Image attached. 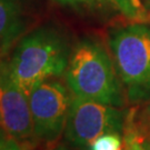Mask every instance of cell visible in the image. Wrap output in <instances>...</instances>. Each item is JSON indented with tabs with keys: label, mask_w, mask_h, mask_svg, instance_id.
I'll return each mask as SVG.
<instances>
[{
	"label": "cell",
	"mask_w": 150,
	"mask_h": 150,
	"mask_svg": "<svg viewBox=\"0 0 150 150\" xmlns=\"http://www.w3.org/2000/svg\"><path fill=\"white\" fill-rule=\"evenodd\" d=\"M69 57L64 36L54 28L43 26L18 40L7 64L13 81L28 96L38 83L62 75Z\"/></svg>",
	"instance_id": "1"
},
{
	"label": "cell",
	"mask_w": 150,
	"mask_h": 150,
	"mask_svg": "<svg viewBox=\"0 0 150 150\" xmlns=\"http://www.w3.org/2000/svg\"><path fill=\"white\" fill-rule=\"evenodd\" d=\"M66 80L74 96L122 107L116 68L106 49L97 41L83 39L76 45L66 69Z\"/></svg>",
	"instance_id": "2"
},
{
	"label": "cell",
	"mask_w": 150,
	"mask_h": 150,
	"mask_svg": "<svg viewBox=\"0 0 150 150\" xmlns=\"http://www.w3.org/2000/svg\"><path fill=\"white\" fill-rule=\"evenodd\" d=\"M109 46L128 99L131 102L147 99L150 96V25L139 22L115 29Z\"/></svg>",
	"instance_id": "3"
},
{
	"label": "cell",
	"mask_w": 150,
	"mask_h": 150,
	"mask_svg": "<svg viewBox=\"0 0 150 150\" xmlns=\"http://www.w3.org/2000/svg\"><path fill=\"white\" fill-rule=\"evenodd\" d=\"M127 112L122 107L74 96L64 137L74 148L89 150L91 144L108 132H123Z\"/></svg>",
	"instance_id": "4"
},
{
	"label": "cell",
	"mask_w": 150,
	"mask_h": 150,
	"mask_svg": "<svg viewBox=\"0 0 150 150\" xmlns=\"http://www.w3.org/2000/svg\"><path fill=\"white\" fill-rule=\"evenodd\" d=\"M35 136L52 144L64 134L72 98L66 87L56 80L38 83L28 95Z\"/></svg>",
	"instance_id": "5"
},
{
	"label": "cell",
	"mask_w": 150,
	"mask_h": 150,
	"mask_svg": "<svg viewBox=\"0 0 150 150\" xmlns=\"http://www.w3.org/2000/svg\"><path fill=\"white\" fill-rule=\"evenodd\" d=\"M0 128L4 134L26 144L35 136L28 96L17 86L7 61L0 60Z\"/></svg>",
	"instance_id": "6"
},
{
	"label": "cell",
	"mask_w": 150,
	"mask_h": 150,
	"mask_svg": "<svg viewBox=\"0 0 150 150\" xmlns=\"http://www.w3.org/2000/svg\"><path fill=\"white\" fill-rule=\"evenodd\" d=\"M25 30L21 0H0V57L7 54Z\"/></svg>",
	"instance_id": "7"
},
{
	"label": "cell",
	"mask_w": 150,
	"mask_h": 150,
	"mask_svg": "<svg viewBox=\"0 0 150 150\" xmlns=\"http://www.w3.org/2000/svg\"><path fill=\"white\" fill-rule=\"evenodd\" d=\"M122 134L123 150H150V134L139 126L134 109L127 112Z\"/></svg>",
	"instance_id": "8"
},
{
	"label": "cell",
	"mask_w": 150,
	"mask_h": 150,
	"mask_svg": "<svg viewBox=\"0 0 150 150\" xmlns=\"http://www.w3.org/2000/svg\"><path fill=\"white\" fill-rule=\"evenodd\" d=\"M117 7L123 16L131 20H145L150 15L140 0H109Z\"/></svg>",
	"instance_id": "9"
},
{
	"label": "cell",
	"mask_w": 150,
	"mask_h": 150,
	"mask_svg": "<svg viewBox=\"0 0 150 150\" xmlns=\"http://www.w3.org/2000/svg\"><path fill=\"white\" fill-rule=\"evenodd\" d=\"M89 150H123L122 132H108L98 137Z\"/></svg>",
	"instance_id": "10"
},
{
	"label": "cell",
	"mask_w": 150,
	"mask_h": 150,
	"mask_svg": "<svg viewBox=\"0 0 150 150\" xmlns=\"http://www.w3.org/2000/svg\"><path fill=\"white\" fill-rule=\"evenodd\" d=\"M0 150H26L23 144L7 134L0 136Z\"/></svg>",
	"instance_id": "11"
},
{
	"label": "cell",
	"mask_w": 150,
	"mask_h": 150,
	"mask_svg": "<svg viewBox=\"0 0 150 150\" xmlns=\"http://www.w3.org/2000/svg\"><path fill=\"white\" fill-rule=\"evenodd\" d=\"M137 121L140 127L150 134V99L148 100L144 110L139 115V118H137Z\"/></svg>",
	"instance_id": "12"
},
{
	"label": "cell",
	"mask_w": 150,
	"mask_h": 150,
	"mask_svg": "<svg viewBox=\"0 0 150 150\" xmlns=\"http://www.w3.org/2000/svg\"><path fill=\"white\" fill-rule=\"evenodd\" d=\"M61 5L67 6H79V5H97V4H103L108 0H54Z\"/></svg>",
	"instance_id": "13"
},
{
	"label": "cell",
	"mask_w": 150,
	"mask_h": 150,
	"mask_svg": "<svg viewBox=\"0 0 150 150\" xmlns=\"http://www.w3.org/2000/svg\"><path fill=\"white\" fill-rule=\"evenodd\" d=\"M54 150H77L76 149H72V148H67V147H64V146H61V147H58V148H56Z\"/></svg>",
	"instance_id": "14"
}]
</instances>
